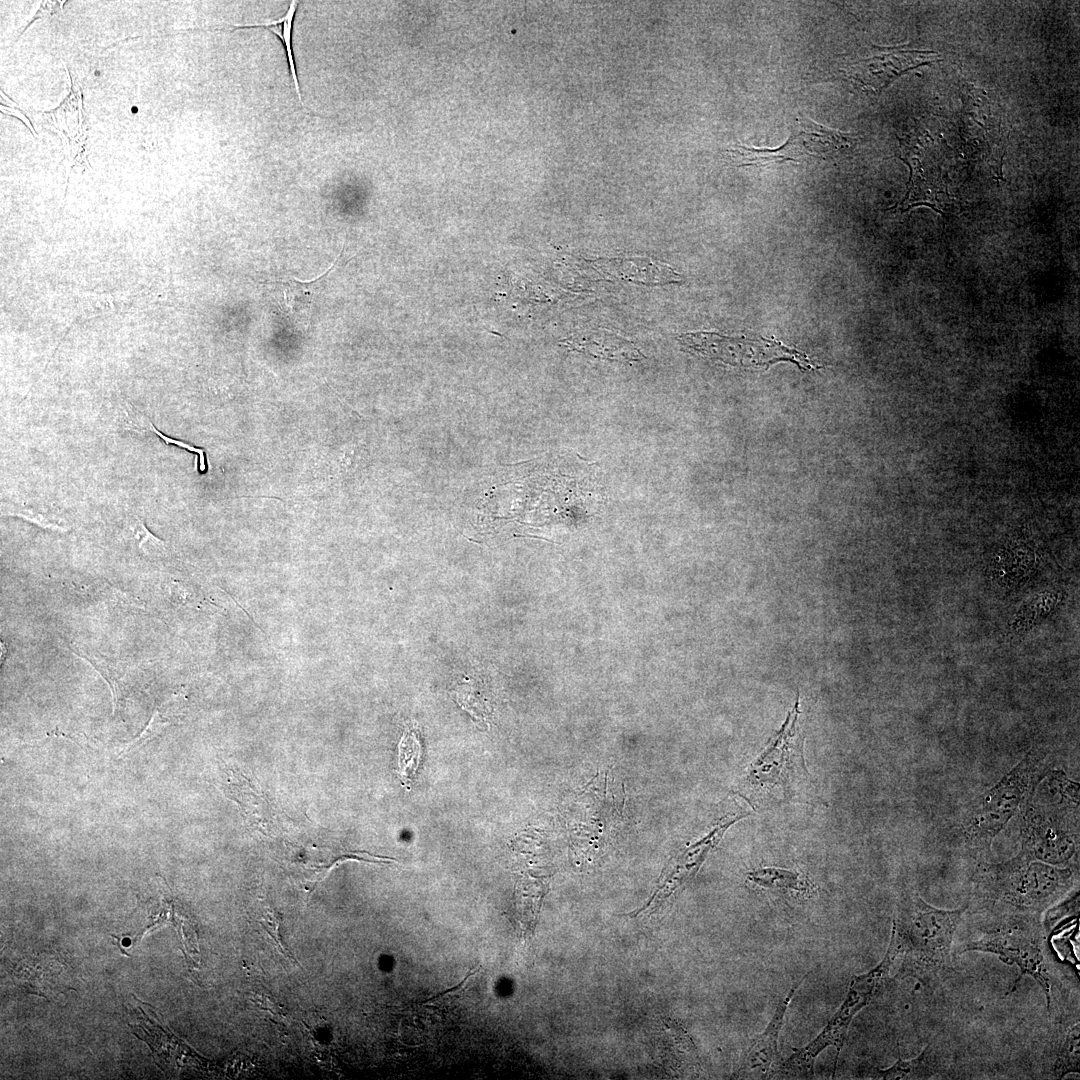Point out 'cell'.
Listing matches in <instances>:
<instances>
[{"mask_svg":"<svg viewBox=\"0 0 1080 1080\" xmlns=\"http://www.w3.org/2000/svg\"><path fill=\"white\" fill-rule=\"evenodd\" d=\"M1022 826L1021 852L1028 857L1065 867L1076 854V843L1060 822L1030 807Z\"/></svg>","mask_w":1080,"mask_h":1080,"instance_id":"8","label":"cell"},{"mask_svg":"<svg viewBox=\"0 0 1080 1080\" xmlns=\"http://www.w3.org/2000/svg\"><path fill=\"white\" fill-rule=\"evenodd\" d=\"M800 133L804 143H810L811 149L821 153L844 152L857 141V137L836 129L823 126L804 115L799 116Z\"/></svg>","mask_w":1080,"mask_h":1080,"instance_id":"15","label":"cell"},{"mask_svg":"<svg viewBox=\"0 0 1080 1080\" xmlns=\"http://www.w3.org/2000/svg\"><path fill=\"white\" fill-rule=\"evenodd\" d=\"M896 959L895 949L889 943L884 958L874 968L852 977L844 1001L818 1036L779 1063L774 1075L788 1078L813 1077L814 1062L818 1055L828 1047L836 1049V1065L851 1021L882 990Z\"/></svg>","mask_w":1080,"mask_h":1080,"instance_id":"4","label":"cell"},{"mask_svg":"<svg viewBox=\"0 0 1080 1080\" xmlns=\"http://www.w3.org/2000/svg\"><path fill=\"white\" fill-rule=\"evenodd\" d=\"M967 907L943 910L920 896L907 898L893 920L890 943L900 974L929 983L951 969L954 933Z\"/></svg>","mask_w":1080,"mask_h":1080,"instance_id":"2","label":"cell"},{"mask_svg":"<svg viewBox=\"0 0 1080 1080\" xmlns=\"http://www.w3.org/2000/svg\"><path fill=\"white\" fill-rule=\"evenodd\" d=\"M332 267L333 265L326 272H324L322 276H319L314 280L299 281L295 278L289 280L286 283V290L284 292L287 303L294 310H301V307L304 303L308 305L311 302L314 290L317 288V286L315 285L322 281L323 276H325Z\"/></svg>","mask_w":1080,"mask_h":1080,"instance_id":"21","label":"cell"},{"mask_svg":"<svg viewBox=\"0 0 1080 1080\" xmlns=\"http://www.w3.org/2000/svg\"><path fill=\"white\" fill-rule=\"evenodd\" d=\"M1 91H2V90H1ZM2 93H3V91H2ZM3 95H4V97H5V99H6V100L4 101V100H3L2 98H1V107H2L1 111H2L3 113H6V114H11V115H13V116H15V117L19 118V119H20V120H21V121H22V122H23V123H24V124H25V125H26V126H27V127L29 128V129H30L31 133H32V134H33L34 136H37V134H35V130H34V128H33V126H32V124H31L30 120H29V119L27 118V116H26V115H25V114L23 113V111H22V110H21V109H20V108H19L18 106H16V105H15V107H12V104H11V99L7 98V96H6V95H5L4 93H3Z\"/></svg>","mask_w":1080,"mask_h":1080,"instance_id":"25","label":"cell"},{"mask_svg":"<svg viewBox=\"0 0 1080 1080\" xmlns=\"http://www.w3.org/2000/svg\"><path fill=\"white\" fill-rule=\"evenodd\" d=\"M801 715L798 695L780 729L741 778L738 793L753 809L810 800L813 787L804 759Z\"/></svg>","mask_w":1080,"mask_h":1080,"instance_id":"1","label":"cell"},{"mask_svg":"<svg viewBox=\"0 0 1080 1080\" xmlns=\"http://www.w3.org/2000/svg\"><path fill=\"white\" fill-rule=\"evenodd\" d=\"M977 888L1004 916H1039L1073 887L1075 872L1019 852L1010 860L979 867Z\"/></svg>","mask_w":1080,"mask_h":1080,"instance_id":"3","label":"cell"},{"mask_svg":"<svg viewBox=\"0 0 1080 1080\" xmlns=\"http://www.w3.org/2000/svg\"><path fill=\"white\" fill-rule=\"evenodd\" d=\"M149 425H150L151 430L154 433H156L166 444H174V445H177V446H179L181 448L187 449L189 451H192V452H195L196 454H198L199 463H200V471L204 472L206 470V464H205V457H204V450L203 449H199V448L190 446V445H188V444H186V443H184L182 441L169 438L166 435L162 434L151 422H149Z\"/></svg>","mask_w":1080,"mask_h":1080,"instance_id":"24","label":"cell"},{"mask_svg":"<svg viewBox=\"0 0 1080 1080\" xmlns=\"http://www.w3.org/2000/svg\"><path fill=\"white\" fill-rule=\"evenodd\" d=\"M936 1065L933 1052L926 1047L922 1053L910 1060L899 1058L894 1065L887 1069H874L872 1078L875 1079H923L929 1078L935 1073Z\"/></svg>","mask_w":1080,"mask_h":1080,"instance_id":"16","label":"cell"},{"mask_svg":"<svg viewBox=\"0 0 1080 1080\" xmlns=\"http://www.w3.org/2000/svg\"><path fill=\"white\" fill-rule=\"evenodd\" d=\"M1042 755L1029 752L989 789L967 826L969 838L989 847L997 834L1032 794L1040 775Z\"/></svg>","mask_w":1080,"mask_h":1080,"instance_id":"6","label":"cell"},{"mask_svg":"<svg viewBox=\"0 0 1080 1080\" xmlns=\"http://www.w3.org/2000/svg\"><path fill=\"white\" fill-rule=\"evenodd\" d=\"M299 3H300L299 1H291L290 2L288 10L284 14L285 20L282 23L283 24L282 33L278 32L277 29H275V26L269 27L267 29L274 32L276 35H278L280 37V39L282 40V42H283V45H284V48H285V51H286V55H287V61H288V65H289L291 79H292L293 84H294V89H295L296 95L298 97V101L301 103V105L303 106V110L306 112L307 107L303 102V98H302V94H301V90H300V84H299L298 75H297L295 59H294V55H293V49H292V23H293L294 16H295V13H296V9H297Z\"/></svg>","mask_w":1080,"mask_h":1080,"instance_id":"20","label":"cell"},{"mask_svg":"<svg viewBox=\"0 0 1080 1080\" xmlns=\"http://www.w3.org/2000/svg\"><path fill=\"white\" fill-rule=\"evenodd\" d=\"M806 978L803 977L793 984L788 993L778 1003L768 1025L764 1031L753 1037L741 1059L737 1074H754L773 1076L778 1065V1039L782 1030L785 1015L790 1002L800 984Z\"/></svg>","mask_w":1080,"mask_h":1080,"instance_id":"10","label":"cell"},{"mask_svg":"<svg viewBox=\"0 0 1080 1080\" xmlns=\"http://www.w3.org/2000/svg\"><path fill=\"white\" fill-rule=\"evenodd\" d=\"M423 747L418 731L406 729L398 745V774L404 786H410L422 759Z\"/></svg>","mask_w":1080,"mask_h":1080,"instance_id":"18","label":"cell"},{"mask_svg":"<svg viewBox=\"0 0 1080 1080\" xmlns=\"http://www.w3.org/2000/svg\"><path fill=\"white\" fill-rule=\"evenodd\" d=\"M682 344L690 351L721 363L745 367L768 368L780 361L795 363L801 370L819 369L808 356L776 340L765 338L728 337L709 332L681 336Z\"/></svg>","mask_w":1080,"mask_h":1080,"instance_id":"7","label":"cell"},{"mask_svg":"<svg viewBox=\"0 0 1080 1080\" xmlns=\"http://www.w3.org/2000/svg\"><path fill=\"white\" fill-rule=\"evenodd\" d=\"M747 880L764 890L794 897L811 896L815 888L806 875L775 867L752 870L748 873Z\"/></svg>","mask_w":1080,"mask_h":1080,"instance_id":"13","label":"cell"},{"mask_svg":"<svg viewBox=\"0 0 1080 1080\" xmlns=\"http://www.w3.org/2000/svg\"><path fill=\"white\" fill-rule=\"evenodd\" d=\"M1046 948L1045 930L1039 916H1012L979 938L963 943L958 953L967 951L992 953L1002 962L1016 965L1020 970V975L1010 991H1014L1020 979L1028 975L1042 987L1049 1007L1052 999L1053 977Z\"/></svg>","mask_w":1080,"mask_h":1080,"instance_id":"5","label":"cell"},{"mask_svg":"<svg viewBox=\"0 0 1080 1080\" xmlns=\"http://www.w3.org/2000/svg\"><path fill=\"white\" fill-rule=\"evenodd\" d=\"M725 152L726 156L738 167H759L787 161L799 162L798 157L811 155L802 147L799 135H791L787 142L776 149H757L738 144Z\"/></svg>","mask_w":1080,"mask_h":1080,"instance_id":"12","label":"cell"},{"mask_svg":"<svg viewBox=\"0 0 1080 1080\" xmlns=\"http://www.w3.org/2000/svg\"><path fill=\"white\" fill-rule=\"evenodd\" d=\"M79 657L88 661L107 681L114 700V712L125 697L126 687L122 682L125 671L104 656L86 647L73 646L70 648Z\"/></svg>","mask_w":1080,"mask_h":1080,"instance_id":"17","label":"cell"},{"mask_svg":"<svg viewBox=\"0 0 1080 1080\" xmlns=\"http://www.w3.org/2000/svg\"><path fill=\"white\" fill-rule=\"evenodd\" d=\"M1054 1070L1060 1078L1070 1072L1079 1071V1024L1067 1032L1057 1053Z\"/></svg>","mask_w":1080,"mask_h":1080,"instance_id":"19","label":"cell"},{"mask_svg":"<svg viewBox=\"0 0 1080 1080\" xmlns=\"http://www.w3.org/2000/svg\"><path fill=\"white\" fill-rule=\"evenodd\" d=\"M571 342L577 350L599 358L634 362L642 357L632 343L610 332L585 331Z\"/></svg>","mask_w":1080,"mask_h":1080,"instance_id":"11","label":"cell"},{"mask_svg":"<svg viewBox=\"0 0 1080 1080\" xmlns=\"http://www.w3.org/2000/svg\"><path fill=\"white\" fill-rule=\"evenodd\" d=\"M70 82V92L67 97L54 110L44 112L43 117L59 134L68 165L88 166L86 150L89 125L84 110L83 94L80 86L74 83L72 76H70Z\"/></svg>","mask_w":1080,"mask_h":1080,"instance_id":"9","label":"cell"},{"mask_svg":"<svg viewBox=\"0 0 1080 1080\" xmlns=\"http://www.w3.org/2000/svg\"><path fill=\"white\" fill-rule=\"evenodd\" d=\"M65 3H66V1H42V2H41V4H40V7H39V9H38V10L36 11V14H35V15L33 16V18L31 19V21H29V22H28V24H27V25H26V26H25V27L23 28V30H22V31H21V32L19 33V35H18V38H20V36H21V35H22V34H23V33H24V32H25V31H26V30H27V29H28V28H29V27H30V26H31V25H32V24H33V23H34V22L36 21V20H38V19H41V18H47V17H51V16H53L54 14L60 13V12L62 11L63 5H64Z\"/></svg>","mask_w":1080,"mask_h":1080,"instance_id":"23","label":"cell"},{"mask_svg":"<svg viewBox=\"0 0 1080 1080\" xmlns=\"http://www.w3.org/2000/svg\"><path fill=\"white\" fill-rule=\"evenodd\" d=\"M610 273L640 283H669L679 281V275L669 266L648 258L615 259L601 263Z\"/></svg>","mask_w":1080,"mask_h":1080,"instance_id":"14","label":"cell"},{"mask_svg":"<svg viewBox=\"0 0 1080 1080\" xmlns=\"http://www.w3.org/2000/svg\"><path fill=\"white\" fill-rule=\"evenodd\" d=\"M170 723L171 719L167 715L166 707L165 709L164 707L163 709L156 708L144 731L131 743L126 745V747L120 752V755L127 754L144 746L145 744L156 738L157 735L162 731V729H164Z\"/></svg>","mask_w":1080,"mask_h":1080,"instance_id":"22","label":"cell"}]
</instances>
